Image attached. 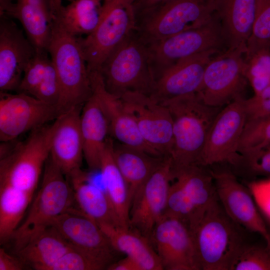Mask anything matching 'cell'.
I'll use <instances>...</instances> for the list:
<instances>
[{"mask_svg":"<svg viewBox=\"0 0 270 270\" xmlns=\"http://www.w3.org/2000/svg\"><path fill=\"white\" fill-rule=\"evenodd\" d=\"M172 120L173 146L170 154L173 168L200 164L202 152L210 128L223 108L205 104L196 93L161 102Z\"/></svg>","mask_w":270,"mask_h":270,"instance_id":"1","label":"cell"},{"mask_svg":"<svg viewBox=\"0 0 270 270\" xmlns=\"http://www.w3.org/2000/svg\"><path fill=\"white\" fill-rule=\"evenodd\" d=\"M51 32L47 52L60 82L62 114L82 106L92 95L87 64L77 36L68 32L50 8Z\"/></svg>","mask_w":270,"mask_h":270,"instance_id":"2","label":"cell"},{"mask_svg":"<svg viewBox=\"0 0 270 270\" xmlns=\"http://www.w3.org/2000/svg\"><path fill=\"white\" fill-rule=\"evenodd\" d=\"M98 70L106 90L119 98L128 92L150 96L155 80L148 46L136 28L112 52Z\"/></svg>","mask_w":270,"mask_h":270,"instance_id":"3","label":"cell"},{"mask_svg":"<svg viewBox=\"0 0 270 270\" xmlns=\"http://www.w3.org/2000/svg\"><path fill=\"white\" fill-rule=\"evenodd\" d=\"M75 204L70 184L50 156L45 164L40 188L30 204L24 220L14 233L16 251L51 226L60 215Z\"/></svg>","mask_w":270,"mask_h":270,"instance_id":"4","label":"cell"},{"mask_svg":"<svg viewBox=\"0 0 270 270\" xmlns=\"http://www.w3.org/2000/svg\"><path fill=\"white\" fill-rule=\"evenodd\" d=\"M243 229L228 216L218 200L214 202L193 234L200 270H230L247 242Z\"/></svg>","mask_w":270,"mask_h":270,"instance_id":"5","label":"cell"},{"mask_svg":"<svg viewBox=\"0 0 270 270\" xmlns=\"http://www.w3.org/2000/svg\"><path fill=\"white\" fill-rule=\"evenodd\" d=\"M58 119L30 132L26 140L14 144L0 158V184L34 194L50 155L51 143Z\"/></svg>","mask_w":270,"mask_h":270,"instance_id":"6","label":"cell"},{"mask_svg":"<svg viewBox=\"0 0 270 270\" xmlns=\"http://www.w3.org/2000/svg\"><path fill=\"white\" fill-rule=\"evenodd\" d=\"M220 0H166L136 16V30L150 44L202 26L217 14Z\"/></svg>","mask_w":270,"mask_h":270,"instance_id":"7","label":"cell"},{"mask_svg":"<svg viewBox=\"0 0 270 270\" xmlns=\"http://www.w3.org/2000/svg\"><path fill=\"white\" fill-rule=\"evenodd\" d=\"M136 28L132 0H104L96 28L84 38L78 37L88 72L98 70L107 57Z\"/></svg>","mask_w":270,"mask_h":270,"instance_id":"8","label":"cell"},{"mask_svg":"<svg viewBox=\"0 0 270 270\" xmlns=\"http://www.w3.org/2000/svg\"><path fill=\"white\" fill-rule=\"evenodd\" d=\"M148 44L154 80L182 60L210 50L228 48L218 13L202 26Z\"/></svg>","mask_w":270,"mask_h":270,"instance_id":"9","label":"cell"},{"mask_svg":"<svg viewBox=\"0 0 270 270\" xmlns=\"http://www.w3.org/2000/svg\"><path fill=\"white\" fill-rule=\"evenodd\" d=\"M245 50L227 48L214 56L207 64L196 92L206 104L222 108L237 98L248 82Z\"/></svg>","mask_w":270,"mask_h":270,"instance_id":"10","label":"cell"},{"mask_svg":"<svg viewBox=\"0 0 270 270\" xmlns=\"http://www.w3.org/2000/svg\"><path fill=\"white\" fill-rule=\"evenodd\" d=\"M243 99L237 98L218 114L206 140L201 165L207 166L226 162L236 166L242 162L238 146L246 120Z\"/></svg>","mask_w":270,"mask_h":270,"instance_id":"11","label":"cell"},{"mask_svg":"<svg viewBox=\"0 0 270 270\" xmlns=\"http://www.w3.org/2000/svg\"><path fill=\"white\" fill-rule=\"evenodd\" d=\"M174 178L172 159L165 156L132 198L130 210V227L149 239L156 224L164 214Z\"/></svg>","mask_w":270,"mask_h":270,"instance_id":"12","label":"cell"},{"mask_svg":"<svg viewBox=\"0 0 270 270\" xmlns=\"http://www.w3.org/2000/svg\"><path fill=\"white\" fill-rule=\"evenodd\" d=\"M60 108L22 92H0V140H16L22 134L56 120Z\"/></svg>","mask_w":270,"mask_h":270,"instance_id":"13","label":"cell"},{"mask_svg":"<svg viewBox=\"0 0 270 270\" xmlns=\"http://www.w3.org/2000/svg\"><path fill=\"white\" fill-rule=\"evenodd\" d=\"M120 98L146 142L162 156H170L174 139L168 109L149 96L138 92H128Z\"/></svg>","mask_w":270,"mask_h":270,"instance_id":"14","label":"cell"},{"mask_svg":"<svg viewBox=\"0 0 270 270\" xmlns=\"http://www.w3.org/2000/svg\"><path fill=\"white\" fill-rule=\"evenodd\" d=\"M218 200L228 216L244 229L260 234L270 248V232L254 196L228 170L211 171Z\"/></svg>","mask_w":270,"mask_h":270,"instance_id":"15","label":"cell"},{"mask_svg":"<svg viewBox=\"0 0 270 270\" xmlns=\"http://www.w3.org/2000/svg\"><path fill=\"white\" fill-rule=\"evenodd\" d=\"M150 240L163 270H200L193 234L180 220L164 215Z\"/></svg>","mask_w":270,"mask_h":270,"instance_id":"16","label":"cell"},{"mask_svg":"<svg viewBox=\"0 0 270 270\" xmlns=\"http://www.w3.org/2000/svg\"><path fill=\"white\" fill-rule=\"evenodd\" d=\"M52 226L72 247L94 258L107 268L116 261L120 252L112 247L98 225L78 208L72 207L58 216Z\"/></svg>","mask_w":270,"mask_h":270,"instance_id":"17","label":"cell"},{"mask_svg":"<svg viewBox=\"0 0 270 270\" xmlns=\"http://www.w3.org/2000/svg\"><path fill=\"white\" fill-rule=\"evenodd\" d=\"M36 50L12 20L0 22V92L16 91Z\"/></svg>","mask_w":270,"mask_h":270,"instance_id":"18","label":"cell"},{"mask_svg":"<svg viewBox=\"0 0 270 270\" xmlns=\"http://www.w3.org/2000/svg\"><path fill=\"white\" fill-rule=\"evenodd\" d=\"M220 52L210 50L178 61L156 78L149 96L161 103L176 97L196 93L201 86L207 64Z\"/></svg>","mask_w":270,"mask_h":270,"instance_id":"19","label":"cell"},{"mask_svg":"<svg viewBox=\"0 0 270 270\" xmlns=\"http://www.w3.org/2000/svg\"><path fill=\"white\" fill-rule=\"evenodd\" d=\"M88 74L92 92L108 120L110 136L120 144L155 156H163L146 142L134 118L125 110L120 98L106 90L98 70L88 72Z\"/></svg>","mask_w":270,"mask_h":270,"instance_id":"20","label":"cell"},{"mask_svg":"<svg viewBox=\"0 0 270 270\" xmlns=\"http://www.w3.org/2000/svg\"><path fill=\"white\" fill-rule=\"evenodd\" d=\"M82 106L74 107L58 118L50 156L66 176L81 169L84 156L80 126Z\"/></svg>","mask_w":270,"mask_h":270,"instance_id":"21","label":"cell"},{"mask_svg":"<svg viewBox=\"0 0 270 270\" xmlns=\"http://www.w3.org/2000/svg\"><path fill=\"white\" fill-rule=\"evenodd\" d=\"M84 156L89 169L100 170L102 154L110 137L108 120L92 93L83 105L80 117Z\"/></svg>","mask_w":270,"mask_h":270,"instance_id":"22","label":"cell"},{"mask_svg":"<svg viewBox=\"0 0 270 270\" xmlns=\"http://www.w3.org/2000/svg\"><path fill=\"white\" fill-rule=\"evenodd\" d=\"M72 187L78 210L97 224L120 226L104 190L91 181L92 174L81 169L66 176Z\"/></svg>","mask_w":270,"mask_h":270,"instance_id":"23","label":"cell"},{"mask_svg":"<svg viewBox=\"0 0 270 270\" xmlns=\"http://www.w3.org/2000/svg\"><path fill=\"white\" fill-rule=\"evenodd\" d=\"M220 0L218 12L228 48H240L246 52V43L256 18L258 0Z\"/></svg>","mask_w":270,"mask_h":270,"instance_id":"24","label":"cell"},{"mask_svg":"<svg viewBox=\"0 0 270 270\" xmlns=\"http://www.w3.org/2000/svg\"><path fill=\"white\" fill-rule=\"evenodd\" d=\"M7 16L19 21L36 52L47 51L52 24L50 0H14Z\"/></svg>","mask_w":270,"mask_h":270,"instance_id":"25","label":"cell"},{"mask_svg":"<svg viewBox=\"0 0 270 270\" xmlns=\"http://www.w3.org/2000/svg\"><path fill=\"white\" fill-rule=\"evenodd\" d=\"M113 156L126 184L132 202L133 197L162 161L141 150L113 142Z\"/></svg>","mask_w":270,"mask_h":270,"instance_id":"26","label":"cell"},{"mask_svg":"<svg viewBox=\"0 0 270 270\" xmlns=\"http://www.w3.org/2000/svg\"><path fill=\"white\" fill-rule=\"evenodd\" d=\"M118 252L134 259L142 270H162L160 259L148 238L132 228L98 224Z\"/></svg>","mask_w":270,"mask_h":270,"instance_id":"27","label":"cell"},{"mask_svg":"<svg viewBox=\"0 0 270 270\" xmlns=\"http://www.w3.org/2000/svg\"><path fill=\"white\" fill-rule=\"evenodd\" d=\"M113 142L109 137L102 155L101 182L120 226L129 228L131 201L126 184L114 160Z\"/></svg>","mask_w":270,"mask_h":270,"instance_id":"28","label":"cell"},{"mask_svg":"<svg viewBox=\"0 0 270 270\" xmlns=\"http://www.w3.org/2000/svg\"><path fill=\"white\" fill-rule=\"evenodd\" d=\"M70 248L71 245L51 226L16 252L28 266L36 270H50Z\"/></svg>","mask_w":270,"mask_h":270,"instance_id":"29","label":"cell"},{"mask_svg":"<svg viewBox=\"0 0 270 270\" xmlns=\"http://www.w3.org/2000/svg\"><path fill=\"white\" fill-rule=\"evenodd\" d=\"M205 167L193 164L173 168L174 179L183 188L200 222L210 206L218 200L211 171Z\"/></svg>","mask_w":270,"mask_h":270,"instance_id":"30","label":"cell"},{"mask_svg":"<svg viewBox=\"0 0 270 270\" xmlns=\"http://www.w3.org/2000/svg\"><path fill=\"white\" fill-rule=\"evenodd\" d=\"M50 4L64 27L76 36L90 34L100 22V2L94 0H75L64 6L62 0H50Z\"/></svg>","mask_w":270,"mask_h":270,"instance_id":"31","label":"cell"},{"mask_svg":"<svg viewBox=\"0 0 270 270\" xmlns=\"http://www.w3.org/2000/svg\"><path fill=\"white\" fill-rule=\"evenodd\" d=\"M34 194L6 184H0V240H10L18 228Z\"/></svg>","mask_w":270,"mask_h":270,"instance_id":"32","label":"cell"},{"mask_svg":"<svg viewBox=\"0 0 270 270\" xmlns=\"http://www.w3.org/2000/svg\"><path fill=\"white\" fill-rule=\"evenodd\" d=\"M269 145L270 115L246 120L238 146L243 160Z\"/></svg>","mask_w":270,"mask_h":270,"instance_id":"33","label":"cell"},{"mask_svg":"<svg viewBox=\"0 0 270 270\" xmlns=\"http://www.w3.org/2000/svg\"><path fill=\"white\" fill-rule=\"evenodd\" d=\"M265 49H270V0H258L252 32L246 43L245 58Z\"/></svg>","mask_w":270,"mask_h":270,"instance_id":"34","label":"cell"},{"mask_svg":"<svg viewBox=\"0 0 270 270\" xmlns=\"http://www.w3.org/2000/svg\"><path fill=\"white\" fill-rule=\"evenodd\" d=\"M230 270H270V248L246 242L234 258Z\"/></svg>","mask_w":270,"mask_h":270,"instance_id":"35","label":"cell"},{"mask_svg":"<svg viewBox=\"0 0 270 270\" xmlns=\"http://www.w3.org/2000/svg\"><path fill=\"white\" fill-rule=\"evenodd\" d=\"M245 60L246 76L254 94L270 86V49L260 50Z\"/></svg>","mask_w":270,"mask_h":270,"instance_id":"36","label":"cell"},{"mask_svg":"<svg viewBox=\"0 0 270 270\" xmlns=\"http://www.w3.org/2000/svg\"><path fill=\"white\" fill-rule=\"evenodd\" d=\"M47 51L36 52L26 68L16 90L34 97L51 62Z\"/></svg>","mask_w":270,"mask_h":270,"instance_id":"37","label":"cell"},{"mask_svg":"<svg viewBox=\"0 0 270 270\" xmlns=\"http://www.w3.org/2000/svg\"><path fill=\"white\" fill-rule=\"evenodd\" d=\"M106 268L107 266L102 262L71 246L50 270H102Z\"/></svg>","mask_w":270,"mask_h":270,"instance_id":"38","label":"cell"},{"mask_svg":"<svg viewBox=\"0 0 270 270\" xmlns=\"http://www.w3.org/2000/svg\"><path fill=\"white\" fill-rule=\"evenodd\" d=\"M61 96L62 88L60 82L51 60L34 97L46 104L57 106L60 108Z\"/></svg>","mask_w":270,"mask_h":270,"instance_id":"39","label":"cell"},{"mask_svg":"<svg viewBox=\"0 0 270 270\" xmlns=\"http://www.w3.org/2000/svg\"><path fill=\"white\" fill-rule=\"evenodd\" d=\"M246 120L270 115V86L248 98L243 99Z\"/></svg>","mask_w":270,"mask_h":270,"instance_id":"40","label":"cell"},{"mask_svg":"<svg viewBox=\"0 0 270 270\" xmlns=\"http://www.w3.org/2000/svg\"><path fill=\"white\" fill-rule=\"evenodd\" d=\"M248 186L261 214L270 224V178L252 181Z\"/></svg>","mask_w":270,"mask_h":270,"instance_id":"41","label":"cell"},{"mask_svg":"<svg viewBox=\"0 0 270 270\" xmlns=\"http://www.w3.org/2000/svg\"><path fill=\"white\" fill-rule=\"evenodd\" d=\"M244 162L253 175L270 178V145L244 159Z\"/></svg>","mask_w":270,"mask_h":270,"instance_id":"42","label":"cell"},{"mask_svg":"<svg viewBox=\"0 0 270 270\" xmlns=\"http://www.w3.org/2000/svg\"><path fill=\"white\" fill-rule=\"evenodd\" d=\"M26 266L18 256H12L4 248H0V270H22Z\"/></svg>","mask_w":270,"mask_h":270,"instance_id":"43","label":"cell"},{"mask_svg":"<svg viewBox=\"0 0 270 270\" xmlns=\"http://www.w3.org/2000/svg\"><path fill=\"white\" fill-rule=\"evenodd\" d=\"M108 270H142L140 266L134 259L126 256L110 264Z\"/></svg>","mask_w":270,"mask_h":270,"instance_id":"44","label":"cell"},{"mask_svg":"<svg viewBox=\"0 0 270 270\" xmlns=\"http://www.w3.org/2000/svg\"><path fill=\"white\" fill-rule=\"evenodd\" d=\"M166 0H134L132 4L136 16Z\"/></svg>","mask_w":270,"mask_h":270,"instance_id":"45","label":"cell"},{"mask_svg":"<svg viewBox=\"0 0 270 270\" xmlns=\"http://www.w3.org/2000/svg\"><path fill=\"white\" fill-rule=\"evenodd\" d=\"M14 0H0V16H6L13 4Z\"/></svg>","mask_w":270,"mask_h":270,"instance_id":"46","label":"cell"},{"mask_svg":"<svg viewBox=\"0 0 270 270\" xmlns=\"http://www.w3.org/2000/svg\"><path fill=\"white\" fill-rule=\"evenodd\" d=\"M71 0V2H72V1H74V0ZM96 0V1L99 2H100L102 1V0Z\"/></svg>","mask_w":270,"mask_h":270,"instance_id":"47","label":"cell"},{"mask_svg":"<svg viewBox=\"0 0 270 270\" xmlns=\"http://www.w3.org/2000/svg\"><path fill=\"white\" fill-rule=\"evenodd\" d=\"M268 230H269V231H270V228H268Z\"/></svg>","mask_w":270,"mask_h":270,"instance_id":"48","label":"cell"},{"mask_svg":"<svg viewBox=\"0 0 270 270\" xmlns=\"http://www.w3.org/2000/svg\"><path fill=\"white\" fill-rule=\"evenodd\" d=\"M134 1V0H132Z\"/></svg>","mask_w":270,"mask_h":270,"instance_id":"49","label":"cell"}]
</instances>
